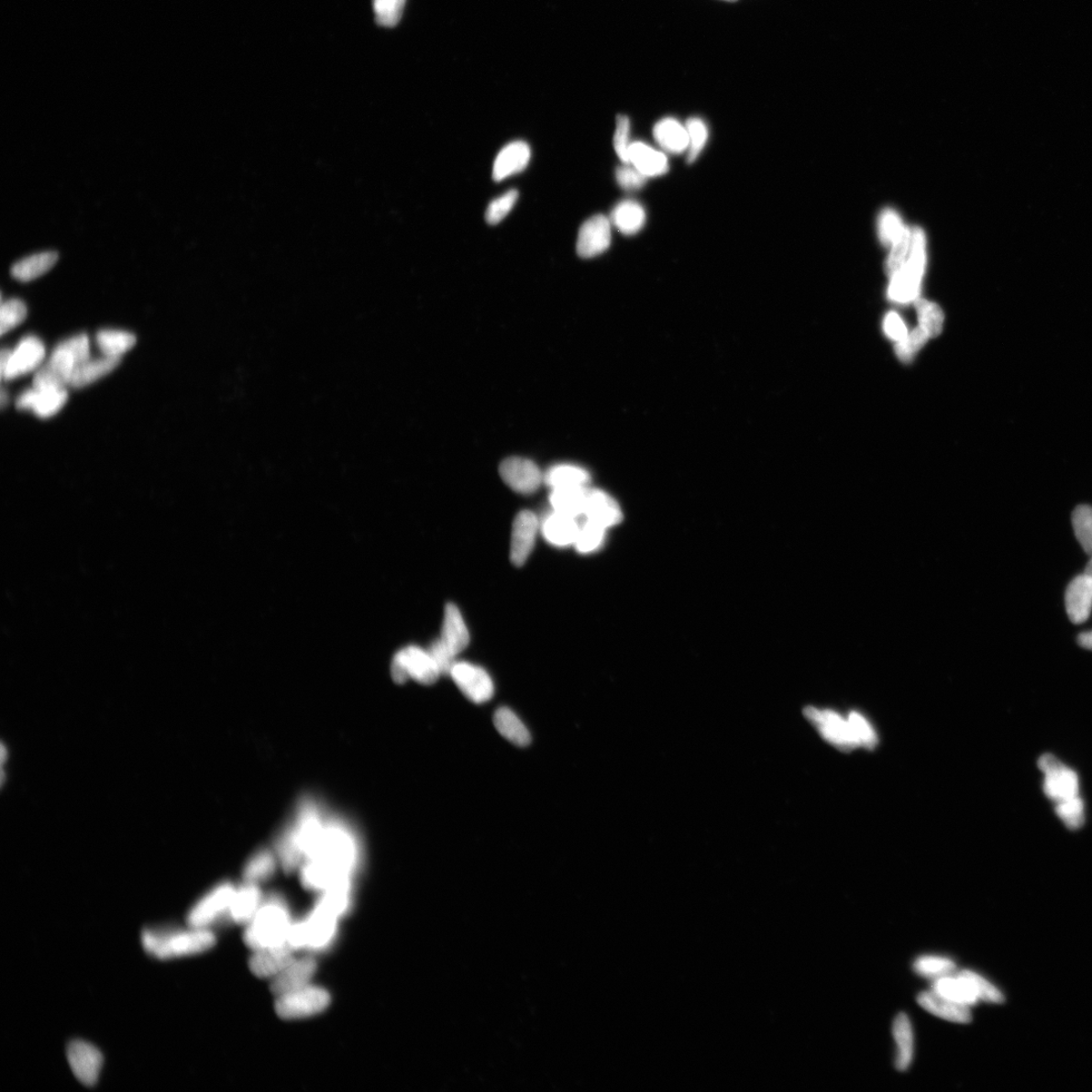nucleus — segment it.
<instances>
[{"mask_svg":"<svg viewBox=\"0 0 1092 1092\" xmlns=\"http://www.w3.org/2000/svg\"><path fill=\"white\" fill-rule=\"evenodd\" d=\"M494 724L499 734L507 741L518 746H526L531 735L525 724L509 708L502 707L494 715Z\"/></svg>","mask_w":1092,"mask_h":1092,"instance_id":"obj_35","label":"nucleus"},{"mask_svg":"<svg viewBox=\"0 0 1092 1092\" xmlns=\"http://www.w3.org/2000/svg\"><path fill=\"white\" fill-rule=\"evenodd\" d=\"M956 969L955 963L947 958L924 956L914 962V970L924 977L948 976Z\"/></svg>","mask_w":1092,"mask_h":1092,"instance_id":"obj_46","label":"nucleus"},{"mask_svg":"<svg viewBox=\"0 0 1092 1092\" xmlns=\"http://www.w3.org/2000/svg\"><path fill=\"white\" fill-rule=\"evenodd\" d=\"M530 147L524 141L510 143L502 149L493 167V179L502 182L524 171L530 160Z\"/></svg>","mask_w":1092,"mask_h":1092,"instance_id":"obj_25","label":"nucleus"},{"mask_svg":"<svg viewBox=\"0 0 1092 1092\" xmlns=\"http://www.w3.org/2000/svg\"><path fill=\"white\" fill-rule=\"evenodd\" d=\"M612 244V223L603 215L587 220L579 231L577 253L580 259H593Z\"/></svg>","mask_w":1092,"mask_h":1092,"instance_id":"obj_16","label":"nucleus"},{"mask_svg":"<svg viewBox=\"0 0 1092 1092\" xmlns=\"http://www.w3.org/2000/svg\"><path fill=\"white\" fill-rule=\"evenodd\" d=\"M326 822L316 801L307 799L300 803L293 821L278 843V859L285 870H296L309 857Z\"/></svg>","mask_w":1092,"mask_h":1092,"instance_id":"obj_2","label":"nucleus"},{"mask_svg":"<svg viewBox=\"0 0 1092 1092\" xmlns=\"http://www.w3.org/2000/svg\"><path fill=\"white\" fill-rule=\"evenodd\" d=\"M910 259L902 269L895 273L889 289L893 301L907 303L917 298L926 262V240L923 232L916 228L911 234Z\"/></svg>","mask_w":1092,"mask_h":1092,"instance_id":"obj_6","label":"nucleus"},{"mask_svg":"<svg viewBox=\"0 0 1092 1092\" xmlns=\"http://www.w3.org/2000/svg\"><path fill=\"white\" fill-rule=\"evenodd\" d=\"M804 715L825 742L838 747L839 750L851 752L860 747L849 717H844L833 711L820 710V708L812 706L806 708Z\"/></svg>","mask_w":1092,"mask_h":1092,"instance_id":"obj_8","label":"nucleus"},{"mask_svg":"<svg viewBox=\"0 0 1092 1092\" xmlns=\"http://www.w3.org/2000/svg\"><path fill=\"white\" fill-rule=\"evenodd\" d=\"M590 487L558 488L550 491L549 502L553 510L575 518L584 515L588 489Z\"/></svg>","mask_w":1092,"mask_h":1092,"instance_id":"obj_32","label":"nucleus"},{"mask_svg":"<svg viewBox=\"0 0 1092 1092\" xmlns=\"http://www.w3.org/2000/svg\"><path fill=\"white\" fill-rule=\"evenodd\" d=\"M27 307L24 302L18 299H12L3 302L2 310H0V332L2 336L6 333L15 329L19 324L23 323L27 317Z\"/></svg>","mask_w":1092,"mask_h":1092,"instance_id":"obj_47","label":"nucleus"},{"mask_svg":"<svg viewBox=\"0 0 1092 1092\" xmlns=\"http://www.w3.org/2000/svg\"><path fill=\"white\" fill-rule=\"evenodd\" d=\"M1038 766L1045 774L1044 792L1049 800L1059 803L1078 796L1077 774L1062 764L1054 756L1050 754L1042 756Z\"/></svg>","mask_w":1092,"mask_h":1092,"instance_id":"obj_11","label":"nucleus"},{"mask_svg":"<svg viewBox=\"0 0 1092 1092\" xmlns=\"http://www.w3.org/2000/svg\"><path fill=\"white\" fill-rule=\"evenodd\" d=\"M591 475L583 468L574 465H557L544 475V483L550 489L589 487Z\"/></svg>","mask_w":1092,"mask_h":1092,"instance_id":"obj_34","label":"nucleus"},{"mask_svg":"<svg viewBox=\"0 0 1092 1092\" xmlns=\"http://www.w3.org/2000/svg\"><path fill=\"white\" fill-rule=\"evenodd\" d=\"M57 261L58 254L54 251L38 253L15 263L11 272L16 280L28 282L52 270Z\"/></svg>","mask_w":1092,"mask_h":1092,"instance_id":"obj_33","label":"nucleus"},{"mask_svg":"<svg viewBox=\"0 0 1092 1092\" xmlns=\"http://www.w3.org/2000/svg\"><path fill=\"white\" fill-rule=\"evenodd\" d=\"M277 867V857L269 850L253 855L244 868L246 883L259 884L270 879Z\"/></svg>","mask_w":1092,"mask_h":1092,"instance_id":"obj_40","label":"nucleus"},{"mask_svg":"<svg viewBox=\"0 0 1092 1092\" xmlns=\"http://www.w3.org/2000/svg\"><path fill=\"white\" fill-rule=\"evenodd\" d=\"M918 1002L923 1009L944 1020L958 1024H968L972 1020L968 1006L944 998L936 991L920 993Z\"/></svg>","mask_w":1092,"mask_h":1092,"instance_id":"obj_23","label":"nucleus"},{"mask_svg":"<svg viewBox=\"0 0 1092 1092\" xmlns=\"http://www.w3.org/2000/svg\"><path fill=\"white\" fill-rule=\"evenodd\" d=\"M1072 525L1081 546L1092 556V507L1078 506L1072 513Z\"/></svg>","mask_w":1092,"mask_h":1092,"instance_id":"obj_43","label":"nucleus"},{"mask_svg":"<svg viewBox=\"0 0 1092 1092\" xmlns=\"http://www.w3.org/2000/svg\"><path fill=\"white\" fill-rule=\"evenodd\" d=\"M338 918L321 905H314L306 920L292 924L288 943L294 950H323L336 938Z\"/></svg>","mask_w":1092,"mask_h":1092,"instance_id":"obj_5","label":"nucleus"},{"mask_svg":"<svg viewBox=\"0 0 1092 1092\" xmlns=\"http://www.w3.org/2000/svg\"><path fill=\"white\" fill-rule=\"evenodd\" d=\"M504 483L516 493L534 494L544 483V475L534 461L524 458H509L499 469Z\"/></svg>","mask_w":1092,"mask_h":1092,"instance_id":"obj_15","label":"nucleus"},{"mask_svg":"<svg viewBox=\"0 0 1092 1092\" xmlns=\"http://www.w3.org/2000/svg\"><path fill=\"white\" fill-rule=\"evenodd\" d=\"M330 1002L327 990L307 986L279 997L275 1009L281 1019L296 1020L318 1015L329 1007Z\"/></svg>","mask_w":1092,"mask_h":1092,"instance_id":"obj_9","label":"nucleus"},{"mask_svg":"<svg viewBox=\"0 0 1092 1092\" xmlns=\"http://www.w3.org/2000/svg\"><path fill=\"white\" fill-rule=\"evenodd\" d=\"M292 952L289 943L259 950L250 960V969L259 977L274 978L294 960Z\"/></svg>","mask_w":1092,"mask_h":1092,"instance_id":"obj_22","label":"nucleus"},{"mask_svg":"<svg viewBox=\"0 0 1092 1092\" xmlns=\"http://www.w3.org/2000/svg\"><path fill=\"white\" fill-rule=\"evenodd\" d=\"M1078 644L1082 647L1092 649V631L1079 634Z\"/></svg>","mask_w":1092,"mask_h":1092,"instance_id":"obj_59","label":"nucleus"},{"mask_svg":"<svg viewBox=\"0 0 1092 1092\" xmlns=\"http://www.w3.org/2000/svg\"><path fill=\"white\" fill-rule=\"evenodd\" d=\"M391 672L398 684H404L412 678L423 685H432L441 676L429 652L418 646L403 648L393 658Z\"/></svg>","mask_w":1092,"mask_h":1092,"instance_id":"obj_7","label":"nucleus"},{"mask_svg":"<svg viewBox=\"0 0 1092 1092\" xmlns=\"http://www.w3.org/2000/svg\"><path fill=\"white\" fill-rule=\"evenodd\" d=\"M916 307L920 326L928 332L931 338L939 336L943 330V314L938 304L918 300Z\"/></svg>","mask_w":1092,"mask_h":1092,"instance_id":"obj_42","label":"nucleus"},{"mask_svg":"<svg viewBox=\"0 0 1092 1092\" xmlns=\"http://www.w3.org/2000/svg\"><path fill=\"white\" fill-rule=\"evenodd\" d=\"M958 976L968 983L978 999L997 1003L1005 1000L1001 992L978 974L966 970L960 972Z\"/></svg>","mask_w":1092,"mask_h":1092,"instance_id":"obj_49","label":"nucleus"},{"mask_svg":"<svg viewBox=\"0 0 1092 1092\" xmlns=\"http://www.w3.org/2000/svg\"><path fill=\"white\" fill-rule=\"evenodd\" d=\"M579 528L578 518L557 513L555 510L541 524V533L547 543L557 547L574 545Z\"/></svg>","mask_w":1092,"mask_h":1092,"instance_id":"obj_26","label":"nucleus"},{"mask_svg":"<svg viewBox=\"0 0 1092 1092\" xmlns=\"http://www.w3.org/2000/svg\"><path fill=\"white\" fill-rule=\"evenodd\" d=\"M1056 804V813L1068 829L1078 830L1081 828L1085 823V804L1079 796Z\"/></svg>","mask_w":1092,"mask_h":1092,"instance_id":"obj_48","label":"nucleus"},{"mask_svg":"<svg viewBox=\"0 0 1092 1092\" xmlns=\"http://www.w3.org/2000/svg\"><path fill=\"white\" fill-rule=\"evenodd\" d=\"M121 358L103 356L100 358H88L78 366L69 381V386L75 389L92 385L94 381L104 378L119 366Z\"/></svg>","mask_w":1092,"mask_h":1092,"instance_id":"obj_30","label":"nucleus"},{"mask_svg":"<svg viewBox=\"0 0 1092 1092\" xmlns=\"http://www.w3.org/2000/svg\"><path fill=\"white\" fill-rule=\"evenodd\" d=\"M932 990L944 998L968 1007L976 1005L978 999L968 983L959 976L937 978L933 982Z\"/></svg>","mask_w":1092,"mask_h":1092,"instance_id":"obj_38","label":"nucleus"},{"mask_svg":"<svg viewBox=\"0 0 1092 1092\" xmlns=\"http://www.w3.org/2000/svg\"><path fill=\"white\" fill-rule=\"evenodd\" d=\"M428 652L437 665L441 675L449 676L452 667L457 664V656L449 651L446 645L441 642L440 638L435 643H432L428 648Z\"/></svg>","mask_w":1092,"mask_h":1092,"instance_id":"obj_56","label":"nucleus"},{"mask_svg":"<svg viewBox=\"0 0 1092 1092\" xmlns=\"http://www.w3.org/2000/svg\"><path fill=\"white\" fill-rule=\"evenodd\" d=\"M1085 575L1090 579L1092 584V558L1089 560V563L1086 566Z\"/></svg>","mask_w":1092,"mask_h":1092,"instance_id":"obj_60","label":"nucleus"},{"mask_svg":"<svg viewBox=\"0 0 1092 1092\" xmlns=\"http://www.w3.org/2000/svg\"><path fill=\"white\" fill-rule=\"evenodd\" d=\"M689 137L688 163L697 160L708 140V127L700 117H691L686 123Z\"/></svg>","mask_w":1092,"mask_h":1092,"instance_id":"obj_44","label":"nucleus"},{"mask_svg":"<svg viewBox=\"0 0 1092 1092\" xmlns=\"http://www.w3.org/2000/svg\"><path fill=\"white\" fill-rule=\"evenodd\" d=\"M45 354V347L40 339L35 336L25 337L11 352L6 367L2 371V379L11 381L33 371L40 366Z\"/></svg>","mask_w":1092,"mask_h":1092,"instance_id":"obj_17","label":"nucleus"},{"mask_svg":"<svg viewBox=\"0 0 1092 1092\" xmlns=\"http://www.w3.org/2000/svg\"><path fill=\"white\" fill-rule=\"evenodd\" d=\"M316 971L317 962L312 957L293 960L287 968L274 977L270 987L271 991L273 995L281 997L307 987Z\"/></svg>","mask_w":1092,"mask_h":1092,"instance_id":"obj_21","label":"nucleus"},{"mask_svg":"<svg viewBox=\"0 0 1092 1092\" xmlns=\"http://www.w3.org/2000/svg\"><path fill=\"white\" fill-rule=\"evenodd\" d=\"M612 219L615 227L623 234L634 235L643 229L646 215L641 204L628 200L615 206Z\"/></svg>","mask_w":1092,"mask_h":1092,"instance_id":"obj_36","label":"nucleus"},{"mask_svg":"<svg viewBox=\"0 0 1092 1092\" xmlns=\"http://www.w3.org/2000/svg\"><path fill=\"white\" fill-rule=\"evenodd\" d=\"M893 1037L898 1045L897 1068L907 1070L913 1056V1034L910 1020L907 1015L900 1013L893 1022Z\"/></svg>","mask_w":1092,"mask_h":1092,"instance_id":"obj_37","label":"nucleus"},{"mask_svg":"<svg viewBox=\"0 0 1092 1092\" xmlns=\"http://www.w3.org/2000/svg\"><path fill=\"white\" fill-rule=\"evenodd\" d=\"M647 177L641 171H637L634 166L631 164H624L618 167L616 171V181L619 185L625 191H637L642 189L645 184Z\"/></svg>","mask_w":1092,"mask_h":1092,"instance_id":"obj_55","label":"nucleus"},{"mask_svg":"<svg viewBox=\"0 0 1092 1092\" xmlns=\"http://www.w3.org/2000/svg\"><path fill=\"white\" fill-rule=\"evenodd\" d=\"M629 136H631V122L626 116L619 115L616 120L613 145L619 160L624 164H629V149L632 145L629 142Z\"/></svg>","mask_w":1092,"mask_h":1092,"instance_id":"obj_54","label":"nucleus"},{"mask_svg":"<svg viewBox=\"0 0 1092 1092\" xmlns=\"http://www.w3.org/2000/svg\"><path fill=\"white\" fill-rule=\"evenodd\" d=\"M655 140L667 153L680 154L688 150L689 137L686 126L673 117L657 122L654 127Z\"/></svg>","mask_w":1092,"mask_h":1092,"instance_id":"obj_31","label":"nucleus"},{"mask_svg":"<svg viewBox=\"0 0 1092 1092\" xmlns=\"http://www.w3.org/2000/svg\"><path fill=\"white\" fill-rule=\"evenodd\" d=\"M899 216L891 210L885 211L880 220V237L884 244H893L902 231Z\"/></svg>","mask_w":1092,"mask_h":1092,"instance_id":"obj_57","label":"nucleus"},{"mask_svg":"<svg viewBox=\"0 0 1092 1092\" xmlns=\"http://www.w3.org/2000/svg\"><path fill=\"white\" fill-rule=\"evenodd\" d=\"M884 329L893 340L900 341L907 337L908 330L898 314L890 313L884 322Z\"/></svg>","mask_w":1092,"mask_h":1092,"instance_id":"obj_58","label":"nucleus"},{"mask_svg":"<svg viewBox=\"0 0 1092 1092\" xmlns=\"http://www.w3.org/2000/svg\"><path fill=\"white\" fill-rule=\"evenodd\" d=\"M406 0H372L376 21L382 27H395L404 11Z\"/></svg>","mask_w":1092,"mask_h":1092,"instance_id":"obj_45","label":"nucleus"},{"mask_svg":"<svg viewBox=\"0 0 1092 1092\" xmlns=\"http://www.w3.org/2000/svg\"><path fill=\"white\" fill-rule=\"evenodd\" d=\"M519 193L516 190H511L501 195L500 198L491 202L486 212V220L490 225H497L513 209Z\"/></svg>","mask_w":1092,"mask_h":1092,"instance_id":"obj_52","label":"nucleus"},{"mask_svg":"<svg viewBox=\"0 0 1092 1092\" xmlns=\"http://www.w3.org/2000/svg\"><path fill=\"white\" fill-rule=\"evenodd\" d=\"M440 639L456 656L464 652L469 644V634L464 617L455 604H447L446 607Z\"/></svg>","mask_w":1092,"mask_h":1092,"instance_id":"obj_27","label":"nucleus"},{"mask_svg":"<svg viewBox=\"0 0 1092 1092\" xmlns=\"http://www.w3.org/2000/svg\"><path fill=\"white\" fill-rule=\"evenodd\" d=\"M292 928L290 913L279 899L261 905L257 916L248 923L244 941L255 951L288 943Z\"/></svg>","mask_w":1092,"mask_h":1092,"instance_id":"obj_4","label":"nucleus"},{"mask_svg":"<svg viewBox=\"0 0 1092 1092\" xmlns=\"http://www.w3.org/2000/svg\"><path fill=\"white\" fill-rule=\"evenodd\" d=\"M725 2H736V0H725Z\"/></svg>","mask_w":1092,"mask_h":1092,"instance_id":"obj_62","label":"nucleus"},{"mask_svg":"<svg viewBox=\"0 0 1092 1092\" xmlns=\"http://www.w3.org/2000/svg\"><path fill=\"white\" fill-rule=\"evenodd\" d=\"M137 342L134 334L121 330H102L96 336V343L104 356L121 358L131 350Z\"/></svg>","mask_w":1092,"mask_h":1092,"instance_id":"obj_39","label":"nucleus"},{"mask_svg":"<svg viewBox=\"0 0 1092 1092\" xmlns=\"http://www.w3.org/2000/svg\"><path fill=\"white\" fill-rule=\"evenodd\" d=\"M261 892L257 884L246 883L236 889L229 914L237 923H249L261 908Z\"/></svg>","mask_w":1092,"mask_h":1092,"instance_id":"obj_29","label":"nucleus"},{"mask_svg":"<svg viewBox=\"0 0 1092 1092\" xmlns=\"http://www.w3.org/2000/svg\"><path fill=\"white\" fill-rule=\"evenodd\" d=\"M539 526L538 518L528 510L521 511L514 519L510 548L511 562L514 566L523 567L526 563L535 547Z\"/></svg>","mask_w":1092,"mask_h":1092,"instance_id":"obj_18","label":"nucleus"},{"mask_svg":"<svg viewBox=\"0 0 1092 1092\" xmlns=\"http://www.w3.org/2000/svg\"><path fill=\"white\" fill-rule=\"evenodd\" d=\"M90 340L81 334L69 338L55 348L50 360L43 367L61 386H69L74 370L90 358Z\"/></svg>","mask_w":1092,"mask_h":1092,"instance_id":"obj_10","label":"nucleus"},{"mask_svg":"<svg viewBox=\"0 0 1092 1092\" xmlns=\"http://www.w3.org/2000/svg\"><path fill=\"white\" fill-rule=\"evenodd\" d=\"M449 676L471 702L483 704L494 695L493 681L483 667L457 662Z\"/></svg>","mask_w":1092,"mask_h":1092,"instance_id":"obj_13","label":"nucleus"},{"mask_svg":"<svg viewBox=\"0 0 1092 1092\" xmlns=\"http://www.w3.org/2000/svg\"><path fill=\"white\" fill-rule=\"evenodd\" d=\"M360 844L347 822H326L322 834L304 862L314 866L331 884L352 879L360 861Z\"/></svg>","mask_w":1092,"mask_h":1092,"instance_id":"obj_1","label":"nucleus"},{"mask_svg":"<svg viewBox=\"0 0 1092 1092\" xmlns=\"http://www.w3.org/2000/svg\"><path fill=\"white\" fill-rule=\"evenodd\" d=\"M910 244L911 234L909 230L903 228L898 238L893 242L892 251L887 264L888 272L891 277L902 269L905 259H907V255L910 250Z\"/></svg>","mask_w":1092,"mask_h":1092,"instance_id":"obj_51","label":"nucleus"},{"mask_svg":"<svg viewBox=\"0 0 1092 1092\" xmlns=\"http://www.w3.org/2000/svg\"><path fill=\"white\" fill-rule=\"evenodd\" d=\"M930 338L928 332L920 326L914 329L910 336L908 334L907 337L899 341L895 351L901 361L910 362Z\"/></svg>","mask_w":1092,"mask_h":1092,"instance_id":"obj_50","label":"nucleus"},{"mask_svg":"<svg viewBox=\"0 0 1092 1092\" xmlns=\"http://www.w3.org/2000/svg\"><path fill=\"white\" fill-rule=\"evenodd\" d=\"M1066 612L1075 624L1087 621L1092 610V584L1084 574L1069 584L1065 594Z\"/></svg>","mask_w":1092,"mask_h":1092,"instance_id":"obj_24","label":"nucleus"},{"mask_svg":"<svg viewBox=\"0 0 1092 1092\" xmlns=\"http://www.w3.org/2000/svg\"><path fill=\"white\" fill-rule=\"evenodd\" d=\"M607 529L591 520L584 518L579 524V533L574 546L578 553L587 555L596 552L604 545Z\"/></svg>","mask_w":1092,"mask_h":1092,"instance_id":"obj_41","label":"nucleus"},{"mask_svg":"<svg viewBox=\"0 0 1092 1092\" xmlns=\"http://www.w3.org/2000/svg\"><path fill=\"white\" fill-rule=\"evenodd\" d=\"M629 164L646 177L660 176L667 172V156L643 142L632 143L629 149Z\"/></svg>","mask_w":1092,"mask_h":1092,"instance_id":"obj_28","label":"nucleus"},{"mask_svg":"<svg viewBox=\"0 0 1092 1092\" xmlns=\"http://www.w3.org/2000/svg\"><path fill=\"white\" fill-rule=\"evenodd\" d=\"M67 1059L75 1077L81 1084L92 1087L100 1077L104 1057L90 1042L73 1041L67 1047Z\"/></svg>","mask_w":1092,"mask_h":1092,"instance_id":"obj_14","label":"nucleus"},{"mask_svg":"<svg viewBox=\"0 0 1092 1092\" xmlns=\"http://www.w3.org/2000/svg\"><path fill=\"white\" fill-rule=\"evenodd\" d=\"M584 518L608 529L622 523L623 514L615 499L599 489H588Z\"/></svg>","mask_w":1092,"mask_h":1092,"instance_id":"obj_20","label":"nucleus"},{"mask_svg":"<svg viewBox=\"0 0 1092 1092\" xmlns=\"http://www.w3.org/2000/svg\"><path fill=\"white\" fill-rule=\"evenodd\" d=\"M142 946L149 955L169 960L196 955L215 946V937L209 929H152L142 933Z\"/></svg>","mask_w":1092,"mask_h":1092,"instance_id":"obj_3","label":"nucleus"},{"mask_svg":"<svg viewBox=\"0 0 1092 1092\" xmlns=\"http://www.w3.org/2000/svg\"><path fill=\"white\" fill-rule=\"evenodd\" d=\"M848 717L860 746L873 750L878 744V736L871 723L859 712L852 711Z\"/></svg>","mask_w":1092,"mask_h":1092,"instance_id":"obj_53","label":"nucleus"},{"mask_svg":"<svg viewBox=\"0 0 1092 1092\" xmlns=\"http://www.w3.org/2000/svg\"><path fill=\"white\" fill-rule=\"evenodd\" d=\"M67 400L68 392L65 388H33L19 396L17 408L32 410L40 418H50L65 406Z\"/></svg>","mask_w":1092,"mask_h":1092,"instance_id":"obj_19","label":"nucleus"},{"mask_svg":"<svg viewBox=\"0 0 1092 1092\" xmlns=\"http://www.w3.org/2000/svg\"><path fill=\"white\" fill-rule=\"evenodd\" d=\"M236 889L231 883H223L204 895L189 912V927L208 929L222 914L229 913Z\"/></svg>","mask_w":1092,"mask_h":1092,"instance_id":"obj_12","label":"nucleus"},{"mask_svg":"<svg viewBox=\"0 0 1092 1092\" xmlns=\"http://www.w3.org/2000/svg\"><path fill=\"white\" fill-rule=\"evenodd\" d=\"M0 399H2V402H0V404H2V407L5 408V406L6 404V395L5 390H3L2 397H0Z\"/></svg>","mask_w":1092,"mask_h":1092,"instance_id":"obj_61","label":"nucleus"}]
</instances>
